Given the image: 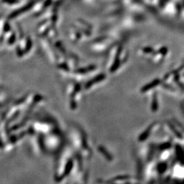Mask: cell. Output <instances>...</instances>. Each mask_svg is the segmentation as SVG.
<instances>
[{
    "instance_id": "6da1fadb",
    "label": "cell",
    "mask_w": 184,
    "mask_h": 184,
    "mask_svg": "<svg viewBox=\"0 0 184 184\" xmlns=\"http://www.w3.org/2000/svg\"><path fill=\"white\" fill-rule=\"evenodd\" d=\"M4 1H7L6 2H15L16 0H4Z\"/></svg>"
}]
</instances>
